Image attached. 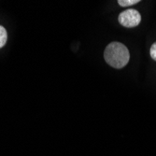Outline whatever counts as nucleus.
Returning <instances> with one entry per match:
<instances>
[{
    "label": "nucleus",
    "instance_id": "nucleus-1",
    "mask_svg": "<svg viewBox=\"0 0 156 156\" xmlns=\"http://www.w3.org/2000/svg\"><path fill=\"white\" fill-rule=\"evenodd\" d=\"M106 62L114 68H122L127 65L130 59L129 51L122 43L111 42L104 51Z\"/></svg>",
    "mask_w": 156,
    "mask_h": 156
},
{
    "label": "nucleus",
    "instance_id": "nucleus-2",
    "mask_svg": "<svg viewBox=\"0 0 156 156\" xmlns=\"http://www.w3.org/2000/svg\"><path fill=\"white\" fill-rule=\"evenodd\" d=\"M119 23L127 28H132L137 26L141 22L140 13L136 9H126L119 15Z\"/></svg>",
    "mask_w": 156,
    "mask_h": 156
},
{
    "label": "nucleus",
    "instance_id": "nucleus-3",
    "mask_svg": "<svg viewBox=\"0 0 156 156\" xmlns=\"http://www.w3.org/2000/svg\"><path fill=\"white\" fill-rule=\"evenodd\" d=\"M7 39H8L7 30L5 29V27L0 25V49L5 46V44L7 43Z\"/></svg>",
    "mask_w": 156,
    "mask_h": 156
},
{
    "label": "nucleus",
    "instance_id": "nucleus-4",
    "mask_svg": "<svg viewBox=\"0 0 156 156\" xmlns=\"http://www.w3.org/2000/svg\"><path fill=\"white\" fill-rule=\"evenodd\" d=\"M118 3L121 7H128L139 3V0H119Z\"/></svg>",
    "mask_w": 156,
    "mask_h": 156
},
{
    "label": "nucleus",
    "instance_id": "nucleus-5",
    "mask_svg": "<svg viewBox=\"0 0 156 156\" xmlns=\"http://www.w3.org/2000/svg\"><path fill=\"white\" fill-rule=\"evenodd\" d=\"M150 53H151V58L156 61V42H154V43L152 44V46L151 47Z\"/></svg>",
    "mask_w": 156,
    "mask_h": 156
}]
</instances>
